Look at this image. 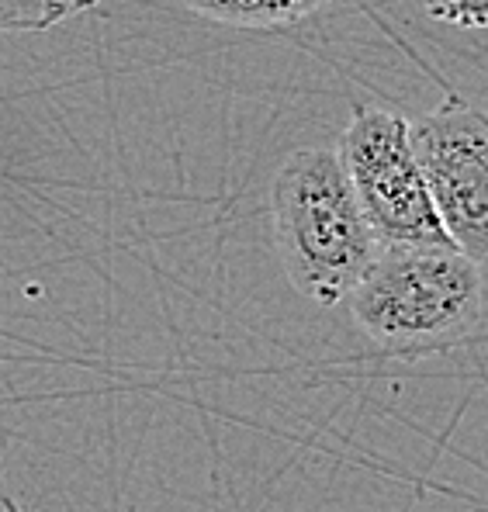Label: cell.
Instances as JSON below:
<instances>
[{"label": "cell", "mask_w": 488, "mask_h": 512, "mask_svg": "<svg viewBox=\"0 0 488 512\" xmlns=\"http://www.w3.org/2000/svg\"><path fill=\"white\" fill-rule=\"evenodd\" d=\"M426 14L444 25L488 32V0H423Z\"/></svg>", "instance_id": "obj_7"}, {"label": "cell", "mask_w": 488, "mask_h": 512, "mask_svg": "<svg viewBox=\"0 0 488 512\" xmlns=\"http://www.w3.org/2000/svg\"><path fill=\"white\" fill-rule=\"evenodd\" d=\"M347 305L364 336L392 350L457 340L482 315V263L454 243L378 246Z\"/></svg>", "instance_id": "obj_2"}, {"label": "cell", "mask_w": 488, "mask_h": 512, "mask_svg": "<svg viewBox=\"0 0 488 512\" xmlns=\"http://www.w3.org/2000/svg\"><path fill=\"white\" fill-rule=\"evenodd\" d=\"M274 246L291 288L315 305H340L378 253L340 149H298L270 187Z\"/></svg>", "instance_id": "obj_1"}, {"label": "cell", "mask_w": 488, "mask_h": 512, "mask_svg": "<svg viewBox=\"0 0 488 512\" xmlns=\"http://www.w3.org/2000/svg\"><path fill=\"white\" fill-rule=\"evenodd\" d=\"M340 160L378 246L450 243L412 149L409 118L385 108H354Z\"/></svg>", "instance_id": "obj_3"}, {"label": "cell", "mask_w": 488, "mask_h": 512, "mask_svg": "<svg viewBox=\"0 0 488 512\" xmlns=\"http://www.w3.org/2000/svg\"><path fill=\"white\" fill-rule=\"evenodd\" d=\"M101 0H0V32H45Z\"/></svg>", "instance_id": "obj_6"}, {"label": "cell", "mask_w": 488, "mask_h": 512, "mask_svg": "<svg viewBox=\"0 0 488 512\" xmlns=\"http://www.w3.org/2000/svg\"><path fill=\"white\" fill-rule=\"evenodd\" d=\"M191 14L229 28H284L322 11L333 0H180Z\"/></svg>", "instance_id": "obj_5"}, {"label": "cell", "mask_w": 488, "mask_h": 512, "mask_svg": "<svg viewBox=\"0 0 488 512\" xmlns=\"http://www.w3.org/2000/svg\"><path fill=\"white\" fill-rule=\"evenodd\" d=\"M409 135L447 239L488 267V111L450 94Z\"/></svg>", "instance_id": "obj_4"}]
</instances>
